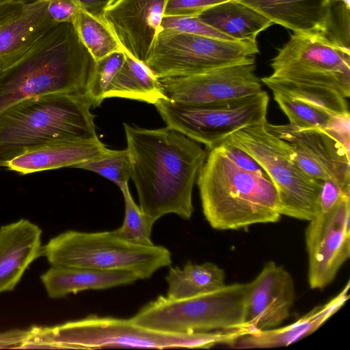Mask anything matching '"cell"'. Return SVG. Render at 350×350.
Returning <instances> with one entry per match:
<instances>
[{
  "label": "cell",
  "mask_w": 350,
  "mask_h": 350,
  "mask_svg": "<svg viewBox=\"0 0 350 350\" xmlns=\"http://www.w3.org/2000/svg\"><path fill=\"white\" fill-rule=\"evenodd\" d=\"M131 176L142 211L157 221L170 213L189 219L192 191L206 152L168 126L147 129L124 123Z\"/></svg>",
  "instance_id": "1"
},
{
  "label": "cell",
  "mask_w": 350,
  "mask_h": 350,
  "mask_svg": "<svg viewBox=\"0 0 350 350\" xmlns=\"http://www.w3.org/2000/svg\"><path fill=\"white\" fill-rule=\"evenodd\" d=\"M272 72L260 79L272 92L349 113L350 49L320 34H291L271 60Z\"/></svg>",
  "instance_id": "2"
},
{
  "label": "cell",
  "mask_w": 350,
  "mask_h": 350,
  "mask_svg": "<svg viewBox=\"0 0 350 350\" xmlns=\"http://www.w3.org/2000/svg\"><path fill=\"white\" fill-rule=\"evenodd\" d=\"M94 64L72 23L57 25L19 61L0 71V113L44 94H85Z\"/></svg>",
  "instance_id": "3"
},
{
  "label": "cell",
  "mask_w": 350,
  "mask_h": 350,
  "mask_svg": "<svg viewBox=\"0 0 350 350\" xmlns=\"http://www.w3.org/2000/svg\"><path fill=\"white\" fill-rule=\"evenodd\" d=\"M209 150L197 183L210 226L219 230H239L278 221L279 197L271 180L240 167L219 146Z\"/></svg>",
  "instance_id": "4"
},
{
  "label": "cell",
  "mask_w": 350,
  "mask_h": 350,
  "mask_svg": "<svg viewBox=\"0 0 350 350\" xmlns=\"http://www.w3.org/2000/svg\"><path fill=\"white\" fill-rule=\"evenodd\" d=\"M23 349H97L104 348L209 349L232 345L241 329L176 334L139 325L131 319L90 315L53 327L33 326Z\"/></svg>",
  "instance_id": "5"
},
{
  "label": "cell",
  "mask_w": 350,
  "mask_h": 350,
  "mask_svg": "<svg viewBox=\"0 0 350 350\" xmlns=\"http://www.w3.org/2000/svg\"><path fill=\"white\" fill-rule=\"evenodd\" d=\"M91 107L85 94L52 93L0 113V167L54 142L98 139Z\"/></svg>",
  "instance_id": "6"
},
{
  "label": "cell",
  "mask_w": 350,
  "mask_h": 350,
  "mask_svg": "<svg viewBox=\"0 0 350 350\" xmlns=\"http://www.w3.org/2000/svg\"><path fill=\"white\" fill-rule=\"evenodd\" d=\"M42 256L53 267L126 271L139 280L148 279L172 263V254L166 247L133 243L113 231L67 230L42 246Z\"/></svg>",
  "instance_id": "7"
},
{
  "label": "cell",
  "mask_w": 350,
  "mask_h": 350,
  "mask_svg": "<svg viewBox=\"0 0 350 350\" xmlns=\"http://www.w3.org/2000/svg\"><path fill=\"white\" fill-rule=\"evenodd\" d=\"M249 289L250 283H236L183 299L160 295L142 307L131 320L149 329L176 334L243 327Z\"/></svg>",
  "instance_id": "8"
},
{
  "label": "cell",
  "mask_w": 350,
  "mask_h": 350,
  "mask_svg": "<svg viewBox=\"0 0 350 350\" xmlns=\"http://www.w3.org/2000/svg\"><path fill=\"white\" fill-rule=\"evenodd\" d=\"M265 122L239 130L226 139L251 155L267 172L278 190L281 215L310 221L319 212L323 180L308 175L291 159Z\"/></svg>",
  "instance_id": "9"
},
{
  "label": "cell",
  "mask_w": 350,
  "mask_h": 350,
  "mask_svg": "<svg viewBox=\"0 0 350 350\" xmlns=\"http://www.w3.org/2000/svg\"><path fill=\"white\" fill-rule=\"evenodd\" d=\"M269 97L265 91L240 98L185 105L160 99L156 109L167 126L209 150L236 131L267 121Z\"/></svg>",
  "instance_id": "10"
},
{
  "label": "cell",
  "mask_w": 350,
  "mask_h": 350,
  "mask_svg": "<svg viewBox=\"0 0 350 350\" xmlns=\"http://www.w3.org/2000/svg\"><path fill=\"white\" fill-rule=\"evenodd\" d=\"M258 53L257 40L160 31L146 65L157 78L185 76L255 59Z\"/></svg>",
  "instance_id": "11"
},
{
  "label": "cell",
  "mask_w": 350,
  "mask_h": 350,
  "mask_svg": "<svg viewBox=\"0 0 350 350\" xmlns=\"http://www.w3.org/2000/svg\"><path fill=\"white\" fill-rule=\"evenodd\" d=\"M278 137L291 159L308 175L332 180L350 196L349 142L324 128H299L265 123Z\"/></svg>",
  "instance_id": "12"
},
{
  "label": "cell",
  "mask_w": 350,
  "mask_h": 350,
  "mask_svg": "<svg viewBox=\"0 0 350 350\" xmlns=\"http://www.w3.org/2000/svg\"><path fill=\"white\" fill-rule=\"evenodd\" d=\"M157 81L165 99L185 105L240 98L262 91L255 59L195 75L159 77Z\"/></svg>",
  "instance_id": "13"
},
{
  "label": "cell",
  "mask_w": 350,
  "mask_h": 350,
  "mask_svg": "<svg viewBox=\"0 0 350 350\" xmlns=\"http://www.w3.org/2000/svg\"><path fill=\"white\" fill-rule=\"evenodd\" d=\"M308 221V284L312 289H321L334 280L350 256V196L342 194L329 211Z\"/></svg>",
  "instance_id": "14"
},
{
  "label": "cell",
  "mask_w": 350,
  "mask_h": 350,
  "mask_svg": "<svg viewBox=\"0 0 350 350\" xmlns=\"http://www.w3.org/2000/svg\"><path fill=\"white\" fill-rule=\"evenodd\" d=\"M296 33L320 34L349 47V10L334 0H237Z\"/></svg>",
  "instance_id": "15"
},
{
  "label": "cell",
  "mask_w": 350,
  "mask_h": 350,
  "mask_svg": "<svg viewBox=\"0 0 350 350\" xmlns=\"http://www.w3.org/2000/svg\"><path fill=\"white\" fill-rule=\"evenodd\" d=\"M167 0H113L102 18L124 52L146 64L157 36Z\"/></svg>",
  "instance_id": "16"
},
{
  "label": "cell",
  "mask_w": 350,
  "mask_h": 350,
  "mask_svg": "<svg viewBox=\"0 0 350 350\" xmlns=\"http://www.w3.org/2000/svg\"><path fill=\"white\" fill-rule=\"evenodd\" d=\"M295 299L290 273L274 262H267L250 282L243 326L251 334L277 327L288 317Z\"/></svg>",
  "instance_id": "17"
},
{
  "label": "cell",
  "mask_w": 350,
  "mask_h": 350,
  "mask_svg": "<svg viewBox=\"0 0 350 350\" xmlns=\"http://www.w3.org/2000/svg\"><path fill=\"white\" fill-rule=\"evenodd\" d=\"M48 1L0 4V71L19 61L51 28Z\"/></svg>",
  "instance_id": "18"
},
{
  "label": "cell",
  "mask_w": 350,
  "mask_h": 350,
  "mask_svg": "<svg viewBox=\"0 0 350 350\" xmlns=\"http://www.w3.org/2000/svg\"><path fill=\"white\" fill-rule=\"evenodd\" d=\"M42 230L25 219L0 228V293L12 291L42 256Z\"/></svg>",
  "instance_id": "19"
},
{
  "label": "cell",
  "mask_w": 350,
  "mask_h": 350,
  "mask_svg": "<svg viewBox=\"0 0 350 350\" xmlns=\"http://www.w3.org/2000/svg\"><path fill=\"white\" fill-rule=\"evenodd\" d=\"M109 149L96 140H65L49 143L10 161L6 167L21 174L73 167L99 157Z\"/></svg>",
  "instance_id": "20"
},
{
  "label": "cell",
  "mask_w": 350,
  "mask_h": 350,
  "mask_svg": "<svg viewBox=\"0 0 350 350\" xmlns=\"http://www.w3.org/2000/svg\"><path fill=\"white\" fill-rule=\"evenodd\" d=\"M349 281L334 297L317 306L295 322L280 328L261 330L243 336L235 349L275 348L288 346L312 334L338 311L349 298Z\"/></svg>",
  "instance_id": "21"
},
{
  "label": "cell",
  "mask_w": 350,
  "mask_h": 350,
  "mask_svg": "<svg viewBox=\"0 0 350 350\" xmlns=\"http://www.w3.org/2000/svg\"><path fill=\"white\" fill-rule=\"evenodd\" d=\"M40 280L49 297L56 299L87 290L128 285L139 278L126 271L51 266L40 276Z\"/></svg>",
  "instance_id": "22"
},
{
  "label": "cell",
  "mask_w": 350,
  "mask_h": 350,
  "mask_svg": "<svg viewBox=\"0 0 350 350\" xmlns=\"http://www.w3.org/2000/svg\"><path fill=\"white\" fill-rule=\"evenodd\" d=\"M198 17L206 24L236 41H256L273 23L237 0H227L204 11Z\"/></svg>",
  "instance_id": "23"
},
{
  "label": "cell",
  "mask_w": 350,
  "mask_h": 350,
  "mask_svg": "<svg viewBox=\"0 0 350 350\" xmlns=\"http://www.w3.org/2000/svg\"><path fill=\"white\" fill-rule=\"evenodd\" d=\"M165 280L168 284L166 297L171 299H183L223 287L225 272L212 262L197 265L189 261L183 268L170 267Z\"/></svg>",
  "instance_id": "24"
},
{
  "label": "cell",
  "mask_w": 350,
  "mask_h": 350,
  "mask_svg": "<svg viewBox=\"0 0 350 350\" xmlns=\"http://www.w3.org/2000/svg\"><path fill=\"white\" fill-rule=\"evenodd\" d=\"M120 97L155 104L165 99L157 77L144 63L125 52L124 63L109 87L105 98Z\"/></svg>",
  "instance_id": "25"
},
{
  "label": "cell",
  "mask_w": 350,
  "mask_h": 350,
  "mask_svg": "<svg viewBox=\"0 0 350 350\" xmlns=\"http://www.w3.org/2000/svg\"><path fill=\"white\" fill-rule=\"evenodd\" d=\"M72 24L94 61L113 52L124 51L103 18L93 16L80 9Z\"/></svg>",
  "instance_id": "26"
},
{
  "label": "cell",
  "mask_w": 350,
  "mask_h": 350,
  "mask_svg": "<svg viewBox=\"0 0 350 350\" xmlns=\"http://www.w3.org/2000/svg\"><path fill=\"white\" fill-rule=\"evenodd\" d=\"M273 98L289 120L290 124L299 128H327L336 115L306 100L284 94L273 92Z\"/></svg>",
  "instance_id": "27"
},
{
  "label": "cell",
  "mask_w": 350,
  "mask_h": 350,
  "mask_svg": "<svg viewBox=\"0 0 350 350\" xmlns=\"http://www.w3.org/2000/svg\"><path fill=\"white\" fill-rule=\"evenodd\" d=\"M125 205L122 225L113 232L122 239L142 245H152L151 232L155 221L146 215L135 202L128 183L120 187Z\"/></svg>",
  "instance_id": "28"
},
{
  "label": "cell",
  "mask_w": 350,
  "mask_h": 350,
  "mask_svg": "<svg viewBox=\"0 0 350 350\" xmlns=\"http://www.w3.org/2000/svg\"><path fill=\"white\" fill-rule=\"evenodd\" d=\"M125 59L124 51L113 52L95 61L93 71L89 77L85 90V96L92 107L100 105L105 98V93Z\"/></svg>",
  "instance_id": "29"
},
{
  "label": "cell",
  "mask_w": 350,
  "mask_h": 350,
  "mask_svg": "<svg viewBox=\"0 0 350 350\" xmlns=\"http://www.w3.org/2000/svg\"><path fill=\"white\" fill-rule=\"evenodd\" d=\"M75 167L96 172L114 183L118 187L128 183L131 176V166L127 149H109L105 153L77 165Z\"/></svg>",
  "instance_id": "30"
},
{
  "label": "cell",
  "mask_w": 350,
  "mask_h": 350,
  "mask_svg": "<svg viewBox=\"0 0 350 350\" xmlns=\"http://www.w3.org/2000/svg\"><path fill=\"white\" fill-rule=\"evenodd\" d=\"M170 33H188L226 40L236 41L204 23L198 16H163L161 31Z\"/></svg>",
  "instance_id": "31"
},
{
  "label": "cell",
  "mask_w": 350,
  "mask_h": 350,
  "mask_svg": "<svg viewBox=\"0 0 350 350\" xmlns=\"http://www.w3.org/2000/svg\"><path fill=\"white\" fill-rule=\"evenodd\" d=\"M227 0H167L163 16H198L206 9Z\"/></svg>",
  "instance_id": "32"
},
{
  "label": "cell",
  "mask_w": 350,
  "mask_h": 350,
  "mask_svg": "<svg viewBox=\"0 0 350 350\" xmlns=\"http://www.w3.org/2000/svg\"><path fill=\"white\" fill-rule=\"evenodd\" d=\"M218 146H221L227 156L240 167L270 178L262 166L251 155L240 148L226 139Z\"/></svg>",
  "instance_id": "33"
},
{
  "label": "cell",
  "mask_w": 350,
  "mask_h": 350,
  "mask_svg": "<svg viewBox=\"0 0 350 350\" xmlns=\"http://www.w3.org/2000/svg\"><path fill=\"white\" fill-rule=\"evenodd\" d=\"M51 18L57 24L72 23L81 9L79 0H46Z\"/></svg>",
  "instance_id": "34"
},
{
  "label": "cell",
  "mask_w": 350,
  "mask_h": 350,
  "mask_svg": "<svg viewBox=\"0 0 350 350\" xmlns=\"http://www.w3.org/2000/svg\"><path fill=\"white\" fill-rule=\"evenodd\" d=\"M342 194L345 193L336 182L330 179L323 180L319 198L318 213L329 211Z\"/></svg>",
  "instance_id": "35"
},
{
  "label": "cell",
  "mask_w": 350,
  "mask_h": 350,
  "mask_svg": "<svg viewBox=\"0 0 350 350\" xmlns=\"http://www.w3.org/2000/svg\"><path fill=\"white\" fill-rule=\"evenodd\" d=\"M31 335V328L16 329L0 333V349H21Z\"/></svg>",
  "instance_id": "36"
},
{
  "label": "cell",
  "mask_w": 350,
  "mask_h": 350,
  "mask_svg": "<svg viewBox=\"0 0 350 350\" xmlns=\"http://www.w3.org/2000/svg\"><path fill=\"white\" fill-rule=\"evenodd\" d=\"M113 0H79L81 9L88 13L102 18L105 9Z\"/></svg>",
  "instance_id": "37"
},
{
  "label": "cell",
  "mask_w": 350,
  "mask_h": 350,
  "mask_svg": "<svg viewBox=\"0 0 350 350\" xmlns=\"http://www.w3.org/2000/svg\"><path fill=\"white\" fill-rule=\"evenodd\" d=\"M12 1H21L24 2H32V1H40V0H0V4Z\"/></svg>",
  "instance_id": "38"
},
{
  "label": "cell",
  "mask_w": 350,
  "mask_h": 350,
  "mask_svg": "<svg viewBox=\"0 0 350 350\" xmlns=\"http://www.w3.org/2000/svg\"><path fill=\"white\" fill-rule=\"evenodd\" d=\"M338 2L342 3L345 5L348 8H350V0H334Z\"/></svg>",
  "instance_id": "39"
}]
</instances>
